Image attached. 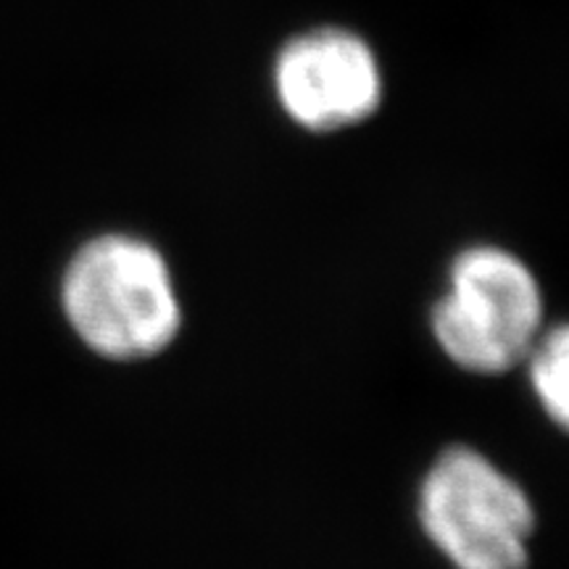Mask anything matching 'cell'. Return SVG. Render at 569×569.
<instances>
[{"label":"cell","mask_w":569,"mask_h":569,"mask_svg":"<svg viewBox=\"0 0 569 569\" xmlns=\"http://www.w3.org/2000/svg\"><path fill=\"white\" fill-rule=\"evenodd\" d=\"M419 522L457 569H528L536 507L469 446L446 448L419 490Z\"/></svg>","instance_id":"3"},{"label":"cell","mask_w":569,"mask_h":569,"mask_svg":"<svg viewBox=\"0 0 569 569\" xmlns=\"http://www.w3.org/2000/svg\"><path fill=\"white\" fill-rule=\"evenodd\" d=\"M543 330V290L519 256L496 246L457 256L432 309V336L453 365L475 375L509 372L525 365Z\"/></svg>","instance_id":"2"},{"label":"cell","mask_w":569,"mask_h":569,"mask_svg":"<svg viewBox=\"0 0 569 569\" xmlns=\"http://www.w3.org/2000/svg\"><path fill=\"white\" fill-rule=\"evenodd\" d=\"M61 301L82 343L117 361L161 353L182 325L169 264L151 243L127 234H101L77 251Z\"/></svg>","instance_id":"1"},{"label":"cell","mask_w":569,"mask_h":569,"mask_svg":"<svg viewBox=\"0 0 569 569\" xmlns=\"http://www.w3.org/2000/svg\"><path fill=\"white\" fill-rule=\"evenodd\" d=\"M274 82L290 119L317 132L365 122L382 98L375 53L343 30H317L288 42Z\"/></svg>","instance_id":"4"},{"label":"cell","mask_w":569,"mask_h":569,"mask_svg":"<svg viewBox=\"0 0 569 569\" xmlns=\"http://www.w3.org/2000/svg\"><path fill=\"white\" fill-rule=\"evenodd\" d=\"M525 365L540 409L569 432V322L546 327Z\"/></svg>","instance_id":"5"}]
</instances>
